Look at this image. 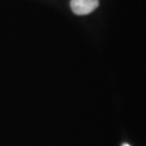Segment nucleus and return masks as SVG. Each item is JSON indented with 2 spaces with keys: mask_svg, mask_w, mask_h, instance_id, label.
<instances>
[{
  "mask_svg": "<svg viewBox=\"0 0 146 146\" xmlns=\"http://www.w3.org/2000/svg\"><path fill=\"white\" fill-rule=\"evenodd\" d=\"M99 7V0H72L70 8L77 15H87Z\"/></svg>",
  "mask_w": 146,
  "mask_h": 146,
  "instance_id": "1",
  "label": "nucleus"
},
{
  "mask_svg": "<svg viewBox=\"0 0 146 146\" xmlns=\"http://www.w3.org/2000/svg\"><path fill=\"white\" fill-rule=\"evenodd\" d=\"M122 146H130V145H128V144H123Z\"/></svg>",
  "mask_w": 146,
  "mask_h": 146,
  "instance_id": "2",
  "label": "nucleus"
}]
</instances>
